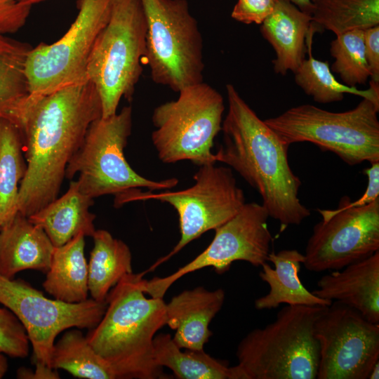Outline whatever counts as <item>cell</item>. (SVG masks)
<instances>
[{"instance_id": "obj_1", "label": "cell", "mask_w": 379, "mask_h": 379, "mask_svg": "<svg viewBox=\"0 0 379 379\" xmlns=\"http://www.w3.org/2000/svg\"><path fill=\"white\" fill-rule=\"evenodd\" d=\"M102 114L100 97L89 80L28 95L14 122L27 161L19 186L20 213L29 217L58 197L68 163Z\"/></svg>"}, {"instance_id": "obj_2", "label": "cell", "mask_w": 379, "mask_h": 379, "mask_svg": "<svg viewBox=\"0 0 379 379\" xmlns=\"http://www.w3.org/2000/svg\"><path fill=\"white\" fill-rule=\"evenodd\" d=\"M228 111L222 124V143L215 161L237 172L255 189L281 230L298 225L310 211L298 197L302 185L288 163V147L260 119L235 87L226 85Z\"/></svg>"}, {"instance_id": "obj_3", "label": "cell", "mask_w": 379, "mask_h": 379, "mask_svg": "<svg viewBox=\"0 0 379 379\" xmlns=\"http://www.w3.org/2000/svg\"><path fill=\"white\" fill-rule=\"evenodd\" d=\"M145 273L127 274L109 291L105 314L86 338L116 378H167L154 361L153 340L166 325V303L147 298Z\"/></svg>"}, {"instance_id": "obj_4", "label": "cell", "mask_w": 379, "mask_h": 379, "mask_svg": "<svg viewBox=\"0 0 379 379\" xmlns=\"http://www.w3.org/2000/svg\"><path fill=\"white\" fill-rule=\"evenodd\" d=\"M324 307L286 305L274 321L247 333L237 346L238 364L230 367L231 379L317 378L314 326Z\"/></svg>"}, {"instance_id": "obj_5", "label": "cell", "mask_w": 379, "mask_h": 379, "mask_svg": "<svg viewBox=\"0 0 379 379\" xmlns=\"http://www.w3.org/2000/svg\"><path fill=\"white\" fill-rule=\"evenodd\" d=\"M379 105L363 98L353 109L333 112L303 104L264 120L287 147L309 142L354 166L379 161Z\"/></svg>"}, {"instance_id": "obj_6", "label": "cell", "mask_w": 379, "mask_h": 379, "mask_svg": "<svg viewBox=\"0 0 379 379\" xmlns=\"http://www.w3.org/2000/svg\"><path fill=\"white\" fill-rule=\"evenodd\" d=\"M146 35L141 0H112L109 20L95 40L86 70L100 97L102 117L115 114L122 98L132 100L142 72Z\"/></svg>"}, {"instance_id": "obj_7", "label": "cell", "mask_w": 379, "mask_h": 379, "mask_svg": "<svg viewBox=\"0 0 379 379\" xmlns=\"http://www.w3.org/2000/svg\"><path fill=\"white\" fill-rule=\"evenodd\" d=\"M132 129V108L123 107L119 113L100 117L89 126L84 142L70 159L65 178L79 173L80 190L92 199L103 195H121L132 190H169L178 179L155 181L141 176L128 164L124 150Z\"/></svg>"}, {"instance_id": "obj_8", "label": "cell", "mask_w": 379, "mask_h": 379, "mask_svg": "<svg viewBox=\"0 0 379 379\" xmlns=\"http://www.w3.org/2000/svg\"><path fill=\"white\" fill-rule=\"evenodd\" d=\"M178 98L157 106L151 139L160 161H190L198 166L215 164L213 140L222 130V95L204 81L187 86Z\"/></svg>"}, {"instance_id": "obj_9", "label": "cell", "mask_w": 379, "mask_h": 379, "mask_svg": "<svg viewBox=\"0 0 379 379\" xmlns=\"http://www.w3.org/2000/svg\"><path fill=\"white\" fill-rule=\"evenodd\" d=\"M152 81L175 92L204 81L203 38L187 0H141Z\"/></svg>"}, {"instance_id": "obj_10", "label": "cell", "mask_w": 379, "mask_h": 379, "mask_svg": "<svg viewBox=\"0 0 379 379\" xmlns=\"http://www.w3.org/2000/svg\"><path fill=\"white\" fill-rule=\"evenodd\" d=\"M215 164L199 166L193 177L194 183L187 189L176 192L168 190L161 193L135 189L115 198L116 207L128 201L155 199L169 204L177 211L180 231L179 241L145 273L167 261L205 232L225 223L246 203L244 191L237 185L232 168Z\"/></svg>"}, {"instance_id": "obj_11", "label": "cell", "mask_w": 379, "mask_h": 379, "mask_svg": "<svg viewBox=\"0 0 379 379\" xmlns=\"http://www.w3.org/2000/svg\"><path fill=\"white\" fill-rule=\"evenodd\" d=\"M112 0H78V14L67 32L51 44L30 50L26 63L29 94L46 95L84 81L97 37L107 25Z\"/></svg>"}, {"instance_id": "obj_12", "label": "cell", "mask_w": 379, "mask_h": 379, "mask_svg": "<svg viewBox=\"0 0 379 379\" xmlns=\"http://www.w3.org/2000/svg\"><path fill=\"white\" fill-rule=\"evenodd\" d=\"M0 303L23 325L33 348L35 362L50 367L57 335L72 327L94 328L102 318L107 305L106 300L93 298L77 303L50 299L22 280L1 275Z\"/></svg>"}, {"instance_id": "obj_13", "label": "cell", "mask_w": 379, "mask_h": 379, "mask_svg": "<svg viewBox=\"0 0 379 379\" xmlns=\"http://www.w3.org/2000/svg\"><path fill=\"white\" fill-rule=\"evenodd\" d=\"M318 379H367L379 361V324L338 301L317 318Z\"/></svg>"}, {"instance_id": "obj_14", "label": "cell", "mask_w": 379, "mask_h": 379, "mask_svg": "<svg viewBox=\"0 0 379 379\" xmlns=\"http://www.w3.org/2000/svg\"><path fill=\"white\" fill-rule=\"evenodd\" d=\"M268 212L262 204L245 203L225 223L216 228L208 247L192 261L164 277L146 280L145 292L163 298L166 292L183 276L211 267L218 274L227 271L233 262L246 261L255 267L268 262L272 234L267 227Z\"/></svg>"}, {"instance_id": "obj_15", "label": "cell", "mask_w": 379, "mask_h": 379, "mask_svg": "<svg viewBox=\"0 0 379 379\" xmlns=\"http://www.w3.org/2000/svg\"><path fill=\"white\" fill-rule=\"evenodd\" d=\"M303 265L311 272L340 270L379 251V198L343 211L320 210Z\"/></svg>"}, {"instance_id": "obj_16", "label": "cell", "mask_w": 379, "mask_h": 379, "mask_svg": "<svg viewBox=\"0 0 379 379\" xmlns=\"http://www.w3.org/2000/svg\"><path fill=\"white\" fill-rule=\"evenodd\" d=\"M312 291L319 298L338 301L379 324V251L321 277Z\"/></svg>"}, {"instance_id": "obj_17", "label": "cell", "mask_w": 379, "mask_h": 379, "mask_svg": "<svg viewBox=\"0 0 379 379\" xmlns=\"http://www.w3.org/2000/svg\"><path fill=\"white\" fill-rule=\"evenodd\" d=\"M225 291L203 286L185 290L166 303V325L175 330L173 337L181 349L200 350L212 335L208 326L221 310Z\"/></svg>"}, {"instance_id": "obj_18", "label": "cell", "mask_w": 379, "mask_h": 379, "mask_svg": "<svg viewBox=\"0 0 379 379\" xmlns=\"http://www.w3.org/2000/svg\"><path fill=\"white\" fill-rule=\"evenodd\" d=\"M260 32L273 48V68L285 76L294 72L305 59L307 39L314 31L312 15L286 0H278L272 13L260 24Z\"/></svg>"}, {"instance_id": "obj_19", "label": "cell", "mask_w": 379, "mask_h": 379, "mask_svg": "<svg viewBox=\"0 0 379 379\" xmlns=\"http://www.w3.org/2000/svg\"><path fill=\"white\" fill-rule=\"evenodd\" d=\"M54 247L41 227L18 211L0 227V275L13 279L26 270L47 272Z\"/></svg>"}, {"instance_id": "obj_20", "label": "cell", "mask_w": 379, "mask_h": 379, "mask_svg": "<svg viewBox=\"0 0 379 379\" xmlns=\"http://www.w3.org/2000/svg\"><path fill=\"white\" fill-rule=\"evenodd\" d=\"M267 261L273 263L274 268L267 262L261 266L259 277L268 284L270 290L255 300L257 310H272L281 304L326 307L332 303L331 300L317 297L302 284L299 272L304 262V255L298 251L270 252Z\"/></svg>"}, {"instance_id": "obj_21", "label": "cell", "mask_w": 379, "mask_h": 379, "mask_svg": "<svg viewBox=\"0 0 379 379\" xmlns=\"http://www.w3.org/2000/svg\"><path fill=\"white\" fill-rule=\"evenodd\" d=\"M93 199L84 194L77 180L71 181L67 191L57 197L29 220L41 227L55 247L60 246L79 234L92 237L96 230L95 215L89 211Z\"/></svg>"}, {"instance_id": "obj_22", "label": "cell", "mask_w": 379, "mask_h": 379, "mask_svg": "<svg viewBox=\"0 0 379 379\" xmlns=\"http://www.w3.org/2000/svg\"><path fill=\"white\" fill-rule=\"evenodd\" d=\"M85 235L79 234L54 247L43 287L55 299L77 303L88 299V264L84 256Z\"/></svg>"}, {"instance_id": "obj_23", "label": "cell", "mask_w": 379, "mask_h": 379, "mask_svg": "<svg viewBox=\"0 0 379 379\" xmlns=\"http://www.w3.org/2000/svg\"><path fill=\"white\" fill-rule=\"evenodd\" d=\"M88 264V285L91 298L105 301L109 291L127 274L133 272L128 245L107 230H96Z\"/></svg>"}, {"instance_id": "obj_24", "label": "cell", "mask_w": 379, "mask_h": 379, "mask_svg": "<svg viewBox=\"0 0 379 379\" xmlns=\"http://www.w3.org/2000/svg\"><path fill=\"white\" fill-rule=\"evenodd\" d=\"M32 48L0 33V117L12 123L29 95L26 63Z\"/></svg>"}, {"instance_id": "obj_25", "label": "cell", "mask_w": 379, "mask_h": 379, "mask_svg": "<svg viewBox=\"0 0 379 379\" xmlns=\"http://www.w3.org/2000/svg\"><path fill=\"white\" fill-rule=\"evenodd\" d=\"M23 156L19 128L0 117V227L10 222L18 211V184L27 168Z\"/></svg>"}, {"instance_id": "obj_26", "label": "cell", "mask_w": 379, "mask_h": 379, "mask_svg": "<svg viewBox=\"0 0 379 379\" xmlns=\"http://www.w3.org/2000/svg\"><path fill=\"white\" fill-rule=\"evenodd\" d=\"M314 35L307 39L309 57L305 59L295 74V84L309 96L319 103H330L343 100L345 93L367 98L379 105V82L369 81L368 89L361 90L338 81L332 74L327 61L316 59L312 55Z\"/></svg>"}, {"instance_id": "obj_27", "label": "cell", "mask_w": 379, "mask_h": 379, "mask_svg": "<svg viewBox=\"0 0 379 379\" xmlns=\"http://www.w3.org/2000/svg\"><path fill=\"white\" fill-rule=\"evenodd\" d=\"M157 365L170 368L179 379H231L230 367L204 350L182 352L168 333H159L153 340Z\"/></svg>"}, {"instance_id": "obj_28", "label": "cell", "mask_w": 379, "mask_h": 379, "mask_svg": "<svg viewBox=\"0 0 379 379\" xmlns=\"http://www.w3.org/2000/svg\"><path fill=\"white\" fill-rule=\"evenodd\" d=\"M312 27L335 36L379 25V0H311Z\"/></svg>"}, {"instance_id": "obj_29", "label": "cell", "mask_w": 379, "mask_h": 379, "mask_svg": "<svg viewBox=\"0 0 379 379\" xmlns=\"http://www.w3.org/2000/svg\"><path fill=\"white\" fill-rule=\"evenodd\" d=\"M51 366L55 370H65L79 378L116 379L109 364L78 329L68 330L54 343Z\"/></svg>"}, {"instance_id": "obj_30", "label": "cell", "mask_w": 379, "mask_h": 379, "mask_svg": "<svg viewBox=\"0 0 379 379\" xmlns=\"http://www.w3.org/2000/svg\"><path fill=\"white\" fill-rule=\"evenodd\" d=\"M334 58L331 70L338 74L344 84L356 87L371 77L364 47V30L354 29L337 35L330 44Z\"/></svg>"}, {"instance_id": "obj_31", "label": "cell", "mask_w": 379, "mask_h": 379, "mask_svg": "<svg viewBox=\"0 0 379 379\" xmlns=\"http://www.w3.org/2000/svg\"><path fill=\"white\" fill-rule=\"evenodd\" d=\"M29 340L18 317L7 307H0V352L14 358H25Z\"/></svg>"}, {"instance_id": "obj_32", "label": "cell", "mask_w": 379, "mask_h": 379, "mask_svg": "<svg viewBox=\"0 0 379 379\" xmlns=\"http://www.w3.org/2000/svg\"><path fill=\"white\" fill-rule=\"evenodd\" d=\"M278 0H237L231 17L244 24L260 25L274 11Z\"/></svg>"}, {"instance_id": "obj_33", "label": "cell", "mask_w": 379, "mask_h": 379, "mask_svg": "<svg viewBox=\"0 0 379 379\" xmlns=\"http://www.w3.org/2000/svg\"><path fill=\"white\" fill-rule=\"evenodd\" d=\"M31 8L18 0H0V33L7 34L18 31L25 24Z\"/></svg>"}, {"instance_id": "obj_34", "label": "cell", "mask_w": 379, "mask_h": 379, "mask_svg": "<svg viewBox=\"0 0 379 379\" xmlns=\"http://www.w3.org/2000/svg\"><path fill=\"white\" fill-rule=\"evenodd\" d=\"M364 47L371 80L379 82V25L364 29Z\"/></svg>"}, {"instance_id": "obj_35", "label": "cell", "mask_w": 379, "mask_h": 379, "mask_svg": "<svg viewBox=\"0 0 379 379\" xmlns=\"http://www.w3.org/2000/svg\"><path fill=\"white\" fill-rule=\"evenodd\" d=\"M36 368L34 371L27 368H19L17 371L18 378L26 379H58L60 378L57 370L39 362H35Z\"/></svg>"}, {"instance_id": "obj_36", "label": "cell", "mask_w": 379, "mask_h": 379, "mask_svg": "<svg viewBox=\"0 0 379 379\" xmlns=\"http://www.w3.org/2000/svg\"><path fill=\"white\" fill-rule=\"evenodd\" d=\"M286 1L294 4L303 13L312 15V11H313V5L311 0H286Z\"/></svg>"}, {"instance_id": "obj_37", "label": "cell", "mask_w": 379, "mask_h": 379, "mask_svg": "<svg viewBox=\"0 0 379 379\" xmlns=\"http://www.w3.org/2000/svg\"><path fill=\"white\" fill-rule=\"evenodd\" d=\"M8 368V363L6 354L0 352V379L6 375Z\"/></svg>"}, {"instance_id": "obj_38", "label": "cell", "mask_w": 379, "mask_h": 379, "mask_svg": "<svg viewBox=\"0 0 379 379\" xmlns=\"http://www.w3.org/2000/svg\"><path fill=\"white\" fill-rule=\"evenodd\" d=\"M368 379H378L379 378V361L375 364L371 370L368 375Z\"/></svg>"}, {"instance_id": "obj_39", "label": "cell", "mask_w": 379, "mask_h": 379, "mask_svg": "<svg viewBox=\"0 0 379 379\" xmlns=\"http://www.w3.org/2000/svg\"><path fill=\"white\" fill-rule=\"evenodd\" d=\"M21 4L28 6H32L34 4L44 2L47 0H18Z\"/></svg>"}]
</instances>
